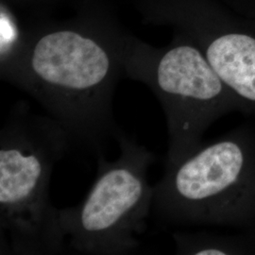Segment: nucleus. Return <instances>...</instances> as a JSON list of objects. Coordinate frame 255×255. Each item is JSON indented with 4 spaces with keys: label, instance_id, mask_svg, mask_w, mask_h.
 Listing matches in <instances>:
<instances>
[{
    "label": "nucleus",
    "instance_id": "1",
    "mask_svg": "<svg viewBox=\"0 0 255 255\" xmlns=\"http://www.w3.org/2000/svg\"><path fill=\"white\" fill-rule=\"evenodd\" d=\"M121 62L123 55L104 41L62 29L32 42L8 71L72 139L100 154L119 129L112 96Z\"/></svg>",
    "mask_w": 255,
    "mask_h": 255
},
{
    "label": "nucleus",
    "instance_id": "2",
    "mask_svg": "<svg viewBox=\"0 0 255 255\" xmlns=\"http://www.w3.org/2000/svg\"><path fill=\"white\" fill-rule=\"evenodd\" d=\"M72 138L56 119L33 113L26 102L10 110L0 131V229L12 255H54L64 231L49 198L55 164Z\"/></svg>",
    "mask_w": 255,
    "mask_h": 255
},
{
    "label": "nucleus",
    "instance_id": "3",
    "mask_svg": "<svg viewBox=\"0 0 255 255\" xmlns=\"http://www.w3.org/2000/svg\"><path fill=\"white\" fill-rule=\"evenodd\" d=\"M164 223L222 225L255 232V132L237 128L177 164L153 185Z\"/></svg>",
    "mask_w": 255,
    "mask_h": 255
},
{
    "label": "nucleus",
    "instance_id": "4",
    "mask_svg": "<svg viewBox=\"0 0 255 255\" xmlns=\"http://www.w3.org/2000/svg\"><path fill=\"white\" fill-rule=\"evenodd\" d=\"M115 138L120 147L119 159L108 162L100 153L98 174L84 201L59 213L65 237L82 254L135 251L152 209L154 188L147 180V170L156 156L119 128Z\"/></svg>",
    "mask_w": 255,
    "mask_h": 255
},
{
    "label": "nucleus",
    "instance_id": "5",
    "mask_svg": "<svg viewBox=\"0 0 255 255\" xmlns=\"http://www.w3.org/2000/svg\"><path fill=\"white\" fill-rule=\"evenodd\" d=\"M123 63L151 86L163 105L168 128L165 166L197 151L204 132L219 118L243 113L237 97L195 46L179 45L157 54L138 48L124 54Z\"/></svg>",
    "mask_w": 255,
    "mask_h": 255
},
{
    "label": "nucleus",
    "instance_id": "6",
    "mask_svg": "<svg viewBox=\"0 0 255 255\" xmlns=\"http://www.w3.org/2000/svg\"><path fill=\"white\" fill-rule=\"evenodd\" d=\"M176 252L183 255H255V231L239 234L174 232Z\"/></svg>",
    "mask_w": 255,
    "mask_h": 255
}]
</instances>
